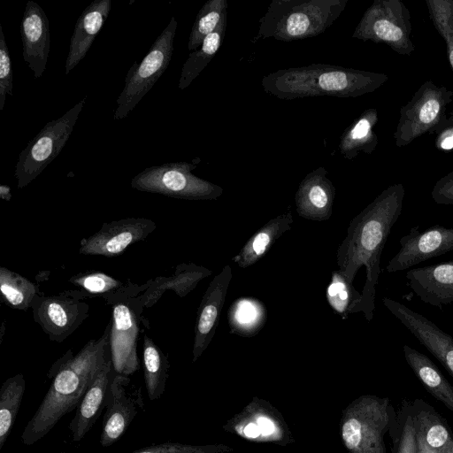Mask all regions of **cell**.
I'll use <instances>...</instances> for the list:
<instances>
[{
	"instance_id": "cell-18",
	"label": "cell",
	"mask_w": 453,
	"mask_h": 453,
	"mask_svg": "<svg viewBox=\"0 0 453 453\" xmlns=\"http://www.w3.org/2000/svg\"><path fill=\"white\" fill-rule=\"evenodd\" d=\"M232 268L226 265L210 282L197 310L192 362L207 349L219 325L227 289L232 280Z\"/></svg>"
},
{
	"instance_id": "cell-21",
	"label": "cell",
	"mask_w": 453,
	"mask_h": 453,
	"mask_svg": "<svg viewBox=\"0 0 453 453\" xmlns=\"http://www.w3.org/2000/svg\"><path fill=\"white\" fill-rule=\"evenodd\" d=\"M334 196L335 188L326 168L320 166L300 182L295 196L296 211L306 219L327 220L332 216Z\"/></svg>"
},
{
	"instance_id": "cell-30",
	"label": "cell",
	"mask_w": 453,
	"mask_h": 453,
	"mask_svg": "<svg viewBox=\"0 0 453 453\" xmlns=\"http://www.w3.org/2000/svg\"><path fill=\"white\" fill-rule=\"evenodd\" d=\"M266 307L253 297L236 299L227 311L232 334L251 337L257 334L266 321Z\"/></svg>"
},
{
	"instance_id": "cell-12",
	"label": "cell",
	"mask_w": 453,
	"mask_h": 453,
	"mask_svg": "<svg viewBox=\"0 0 453 453\" xmlns=\"http://www.w3.org/2000/svg\"><path fill=\"white\" fill-rule=\"evenodd\" d=\"M222 428L256 443L288 446L295 442L281 412L270 402L257 396L229 418Z\"/></svg>"
},
{
	"instance_id": "cell-31",
	"label": "cell",
	"mask_w": 453,
	"mask_h": 453,
	"mask_svg": "<svg viewBox=\"0 0 453 453\" xmlns=\"http://www.w3.org/2000/svg\"><path fill=\"white\" fill-rule=\"evenodd\" d=\"M0 291L2 302L19 311L32 309L43 294L35 283L4 266L0 267Z\"/></svg>"
},
{
	"instance_id": "cell-3",
	"label": "cell",
	"mask_w": 453,
	"mask_h": 453,
	"mask_svg": "<svg viewBox=\"0 0 453 453\" xmlns=\"http://www.w3.org/2000/svg\"><path fill=\"white\" fill-rule=\"evenodd\" d=\"M388 80L385 73L327 64L280 69L263 77L264 91L282 100L312 96L357 97Z\"/></svg>"
},
{
	"instance_id": "cell-1",
	"label": "cell",
	"mask_w": 453,
	"mask_h": 453,
	"mask_svg": "<svg viewBox=\"0 0 453 453\" xmlns=\"http://www.w3.org/2000/svg\"><path fill=\"white\" fill-rule=\"evenodd\" d=\"M404 196L402 183L384 189L350 221L347 235L337 249L336 263L348 280L353 282L357 271L365 268L362 312L368 322L373 318L381 254L402 213Z\"/></svg>"
},
{
	"instance_id": "cell-41",
	"label": "cell",
	"mask_w": 453,
	"mask_h": 453,
	"mask_svg": "<svg viewBox=\"0 0 453 453\" xmlns=\"http://www.w3.org/2000/svg\"><path fill=\"white\" fill-rule=\"evenodd\" d=\"M397 453H418L417 427L411 417L407 418L403 428Z\"/></svg>"
},
{
	"instance_id": "cell-11",
	"label": "cell",
	"mask_w": 453,
	"mask_h": 453,
	"mask_svg": "<svg viewBox=\"0 0 453 453\" xmlns=\"http://www.w3.org/2000/svg\"><path fill=\"white\" fill-rule=\"evenodd\" d=\"M453 92L431 81L423 83L411 99L400 110L394 134L397 147L405 146L418 137L434 131L445 117Z\"/></svg>"
},
{
	"instance_id": "cell-19",
	"label": "cell",
	"mask_w": 453,
	"mask_h": 453,
	"mask_svg": "<svg viewBox=\"0 0 453 453\" xmlns=\"http://www.w3.org/2000/svg\"><path fill=\"white\" fill-rule=\"evenodd\" d=\"M22 56L34 77L42 76L50 53V21L42 8L35 1L27 2L21 19Z\"/></svg>"
},
{
	"instance_id": "cell-43",
	"label": "cell",
	"mask_w": 453,
	"mask_h": 453,
	"mask_svg": "<svg viewBox=\"0 0 453 453\" xmlns=\"http://www.w3.org/2000/svg\"><path fill=\"white\" fill-rule=\"evenodd\" d=\"M417 447H418V453H438L426 442L421 432L418 428H417Z\"/></svg>"
},
{
	"instance_id": "cell-40",
	"label": "cell",
	"mask_w": 453,
	"mask_h": 453,
	"mask_svg": "<svg viewBox=\"0 0 453 453\" xmlns=\"http://www.w3.org/2000/svg\"><path fill=\"white\" fill-rule=\"evenodd\" d=\"M431 195L438 204H453V171L436 181Z\"/></svg>"
},
{
	"instance_id": "cell-8",
	"label": "cell",
	"mask_w": 453,
	"mask_h": 453,
	"mask_svg": "<svg viewBox=\"0 0 453 453\" xmlns=\"http://www.w3.org/2000/svg\"><path fill=\"white\" fill-rule=\"evenodd\" d=\"M176 29L177 21L172 17L142 62L132 65L125 79L124 88L117 99L114 120L127 117L166 70L173 55Z\"/></svg>"
},
{
	"instance_id": "cell-7",
	"label": "cell",
	"mask_w": 453,
	"mask_h": 453,
	"mask_svg": "<svg viewBox=\"0 0 453 453\" xmlns=\"http://www.w3.org/2000/svg\"><path fill=\"white\" fill-rule=\"evenodd\" d=\"M143 309L141 295L126 297L111 305L109 344L117 374L129 377L140 368L137 344L150 328L149 320L142 315Z\"/></svg>"
},
{
	"instance_id": "cell-26",
	"label": "cell",
	"mask_w": 453,
	"mask_h": 453,
	"mask_svg": "<svg viewBox=\"0 0 453 453\" xmlns=\"http://www.w3.org/2000/svg\"><path fill=\"white\" fill-rule=\"evenodd\" d=\"M293 223L291 211L272 219L250 237L232 261L241 268L253 265L270 250L285 232L291 228Z\"/></svg>"
},
{
	"instance_id": "cell-17",
	"label": "cell",
	"mask_w": 453,
	"mask_h": 453,
	"mask_svg": "<svg viewBox=\"0 0 453 453\" xmlns=\"http://www.w3.org/2000/svg\"><path fill=\"white\" fill-rule=\"evenodd\" d=\"M382 303L453 377V337L398 301L383 297Z\"/></svg>"
},
{
	"instance_id": "cell-37",
	"label": "cell",
	"mask_w": 453,
	"mask_h": 453,
	"mask_svg": "<svg viewBox=\"0 0 453 453\" xmlns=\"http://www.w3.org/2000/svg\"><path fill=\"white\" fill-rule=\"evenodd\" d=\"M426 4L434 27L445 41L453 70V0H426Z\"/></svg>"
},
{
	"instance_id": "cell-24",
	"label": "cell",
	"mask_w": 453,
	"mask_h": 453,
	"mask_svg": "<svg viewBox=\"0 0 453 453\" xmlns=\"http://www.w3.org/2000/svg\"><path fill=\"white\" fill-rule=\"evenodd\" d=\"M111 6V0H95L81 12L70 40L65 74H68L86 56L95 37L104 27Z\"/></svg>"
},
{
	"instance_id": "cell-4",
	"label": "cell",
	"mask_w": 453,
	"mask_h": 453,
	"mask_svg": "<svg viewBox=\"0 0 453 453\" xmlns=\"http://www.w3.org/2000/svg\"><path fill=\"white\" fill-rule=\"evenodd\" d=\"M349 0H273L259 19L257 37L292 42L323 34Z\"/></svg>"
},
{
	"instance_id": "cell-36",
	"label": "cell",
	"mask_w": 453,
	"mask_h": 453,
	"mask_svg": "<svg viewBox=\"0 0 453 453\" xmlns=\"http://www.w3.org/2000/svg\"><path fill=\"white\" fill-rule=\"evenodd\" d=\"M417 428L426 442L438 453H453V439L448 428L431 412L418 417Z\"/></svg>"
},
{
	"instance_id": "cell-20",
	"label": "cell",
	"mask_w": 453,
	"mask_h": 453,
	"mask_svg": "<svg viewBox=\"0 0 453 453\" xmlns=\"http://www.w3.org/2000/svg\"><path fill=\"white\" fill-rule=\"evenodd\" d=\"M405 277L421 302L437 308L453 303V260L410 269Z\"/></svg>"
},
{
	"instance_id": "cell-44",
	"label": "cell",
	"mask_w": 453,
	"mask_h": 453,
	"mask_svg": "<svg viewBox=\"0 0 453 453\" xmlns=\"http://www.w3.org/2000/svg\"><path fill=\"white\" fill-rule=\"evenodd\" d=\"M0 198L7 202L12 199V193L9 186L4 184L0 185Z\"/></svg>"
},
{
	"instance_id": "cell-34",
	"label": "cell",
	"mask_w": 453,
	"mask_h": 453,
	"mask_svg": "<svg viewBox=\"0 0 453 453\" xmlns=\"http://www.w3.org/2000/svg\"><path fill=\"white\" fill-rule=\"evenodd\" d=\"M326 297L334 313L340 315L342 319H347L349 314L362 312V294L339 269L331 273Z\"/></svg>"
},
{
	"instance_id": "cell-6",
	"label": "cell",
	"mask_w": 453,
	"mask_h": 453,
	"mask_svg": "<svg viewBox=\"0 0 453 453\" xmlns=\"http://www.w3.org/2000/svg\"><path fill=\"white\" fill-rule=\"evenodd\" d=\"M196 165L188 162L165 163L148 167L133 177L136 190L185 200H215L224 192L212 182L192 173Z\"/></svg>"
},
{
	"instance_id": "cell-35",
	"label": "cell",
	"mask_w": 453,
	"mask_h": 453,
	"mask_svg": "<svg viewBox=\"0 0 453 453\" xmlns=\"http://www.w3.org/2000/svg\"><path fill=\"white\" fill-rule=\"evenodd\" d=\"M226 0H209L198 12L188 42L189 50H197L207 35L211 34L226 15Z\"/></svg>"
},
{
	"instance_id": "cell-42",
	"label": "cell",
	"mask_w": 453,
	"mask_h": 453,
	"mask_svg": "<svg viewBox=\"0 0 453 453\" xmlns=\"http://www.w3.org/2000/svg\"><path fill=\"white\" fill-rule=\"evenodd\" d=\"M434 131L438 132L436 136V146L440 150L453 149V114L441 120Z\"/></svg>"
},
{
	"instance_id": "cell-32",
	"label": "cell",
	"mask_w": 453,
	"mask_h": 453,
	"mask_svg": "<svg viewBox=\"0 0 453 453\" xmlns=\"http://www.w3.org/2000/svg\"><path fill=\"white\" fill-rule=\"evenodd\" d=\"M226 28V15L216 29L205 37L200 48L189 54L181 69L178 85L180 89L188 88L208 65L221 46Z\"/></svg>"
},
{
	"instance_id": "cell-10",
	"label": "cell",
	"mask_w": 453,
	"mask_h": 453,
	"mask_svg": "<svg viewBox=\"0 0 453 453\" xmlns=\"http://www.w3.org/2000/svg\"><path fill=\"white\" fill-rule=\"evenodd\" d=\"M411 13L400 0H374L365 12L352 38L382 42L400 55L414 50Z\"/></svg>"
},
{
	"instance_id": "cell-25",
	"label": "cell",
	"mask_w": 453,
	"mask_h": 453,
	"mask_svg": "<svg viewBox=\"0 0 453 453\" xmlns=\"http://www.w3.org/2000/svg\"><path fill=\"white\" fill-rule=\"evenodd\" d=\"M211 273V270L194 263L180 264L170 276H158L151 279L150 287L141 295L144 307H152L166 290H173L178 296L184 297L203 279Z\"/></svg>"
},
{
	"instance_id": "cell-45",
	"label": "cell",
	"mask_w": 453,
	"mask_h": 453,
	"mask_svg": "<svg viewBox=\"0 0 453 453\" xmlns=\"http://www.w3.org/2000/svg\"><path fill=\"white\" fill-rule=\"evenodd\" d=\"M1 329H2V332L4 333V322H3V324H2V328H1ZM2 337H3V334H2V335H1V341H0V342H2Z\"/></svg>"
},
{
	"instance_id": "cell-9",
	"label": "cell",
	"mask_w": 453,
	"mask_h": 453,
	"mask_svg": "<svg viewBox=\"0 0 453 453\" xmlns=\"http://www.w3.org/2000/svg\"><path fill=\"white\" fill-rule=\"evenodd\" d=\"M84 104L85 98L60 118L48 122L20 152L14 171L19 188L32 182L63 150Z\"/></svg>"
},
{
	"instance_id": "cell-13",
	"label": "cell",
	"mask_w": 453,
	"mask_h": 453,
	"mask_svg": "<svg viewBox=\"0 0 453 453\" xmlns=\"http://www.w3.org/2000/svg\"><path fill=\"white\" fill-rule=\"evenodd\" d=\"M86 299L77 289L42 294L32 306L33 319L50 341L61 343L88 317Z\"/></svg>"
},
{
	"instance_id": "cell-27",
	"label": "cell",
	"mask_w": 453,
	"mask_h": 453,
	"mask_svg": "<svg viewBox=\"0 0 453 453\" xmlns=\"http://www.w3.org/2000/svg\"><path fill=\"white\" fill-rule=\"evenodd\" d=\"M406 362L426 389L453 411V387L432 360L417 349L403 345Z\"/></svg>"
},
{
	"instance_id": "cell-16",
	"label": "cell",
	"mask_w": 453,
	"mask_h": 453,
	"mask_svg": "<svg viewBox=\"0 0 453 453\" xmlns=\"http://www.w3.org/2000/svg\"><path fill=\"white\" fill-rule=\"evenodd\" d=\"M400 249L386 266L388 273H398L423 261L453 250V227L434 226L424 231L416 226L401 237Z\"/></svg>"
},
{
	"instance_id": "cell-39",
	"label": "cell",
	"mask_w": 453,
	"mask_h": 453,
	"mask_svg": "<svg viewBox=\"0 0 453 453\" xmlns=\"http://www.w3.org/2000/svg\"><path fill=\"white\" fill-rule=\"evenodd\" d=\"M13 74L9 49L0 25V111L4 109L7 95L13 96Z\"/></svg>"
},
{
	"instance_id": "cell-33",
	"label": "cell",
	"mask_w": 453,
	"mask_h": 453,
	"mask_svg": "<svg viewBox=\"0 0 453 453\" xmlns=\"http://www.w3.org/2000/svg\"><path fill=\"white\" fill-rule=\"evenodd\" d=\"M26 389V380L22 373L8 378L0 388V449L4 446L17 414Z\"/></svg>"
},
{
	"instance_id": "cell-15",
	"label": "cell",
	"mask_w": 453,
	"mask_h": 453,
	"mask_svg": "<svg viewBox=\"0 0 453 453\" xmlns=\"http://www.w3.org/2000/svg\"><path fill=\"white\" fill-rule=\"evenodd\" d=\"M157 227L146 218H127L104 223L94 234L81 241L79 253L88 256L114 257L129 246L145 240Z\"/></svg>"
},
{
	"instance_id": "cell-14",
	"label": "cell",
	"mask_w": 453,
	"mask_h": 453,
	"mask_svg": "<svg viewBox=\"0 0 453 453\" xmlns=\"http://www.w3.org/2000/svg\"><path fill=\"white\" fill-rule=\"evenodd\" d=\"M143 410L141 388L133 384L129 377L116 373L109 388L99 439L101 446L107 448L119 440Z\"/></svg>"
},
{
	"instance_id": "cell-29",
	"label": "cell",
	"mask_w": 453,
	"mask_h": 453,
	"mask_svg": "<svg viewBox=\"0 0 453 453\" xmlns=\"http://www.w3.org/2000/svg\"><path fill=\"white\" fill-rule=\"evenodd\" d=\"M170 365L167 355L153 339L142 336V368L145 387L150 401L159 399L165 392Z\"/></svg>"
},
{
	"instance_id": "cell-2",
	"label": "cell",
	"mask_w": 453,
	"mask_h": 453,
	"mask_svg": "<svg viewBox=\"0 0 453 453\" xmlns=\"http://www.w3.org/2000/svg\"><path fill=\"white\" fill-rule=\"evenodd\" d=\"M109 322L97 339L89 340L77 354L68 349L49 370L51 385L21 434L31 446L49 434L67 413L77 409L96 375L111 357Z\"/></svg>"
},
{
	"instance_id": "cell-46",
	"label": "cell",
	"mask_w": 453,
	"mask_h": 453,
	"mask_svg": "<svg viewBox=\"0 0 453 453\" xmlns=\"http://www.w3.org/2000/svg\"><path fill=\"white\" fill-rule=\"evenodd\" d=\"M60 453H65V452H60Z\"/></svg>"
},
{
	"instance_id": "cell-23",
	"label": "cell",
	"mask_w": 453,
	"mask_h": 453,
	"mask_svg": "<svg viewBox=\"0 0 453 453\" xmlns=\"http://www.w3.org/2000/svg\"><path fill=\"white\" fill-rule=\"evenodd\" d=\"M68 281L85 298L101 297L111 306L126 297L142 295L150 287L151 280L140 285L120 280L104 272L87 271L74 274Z\"/></svg>"
},
{
	"instance_id": "cell-28",
	"label": "cell",
	"mask_w": 453,
	"mask_h": 453,
	"mask_svg": "<svg viewBox=\"0 0 453 453\" xmlns=\"http://www.w3.org/2000/svg\"><path fill=\"white\" fill-rule=\"evenodd\" d=\"M377 122V110L370 108L346 128L339 143L340 152L344 158L352 159L360 152L370 154L375 150L378 137L374 127Z\"/></svg>"
},
{
	"instance_id": "cell-38",
	"label": "cell",
	"mask_w": 453,
	"mask_h": 453,
	"mask_svg": "<svg viewBox=\"0 0 453 453\" xmlns=\"http://www.w3.org/2000/svg\"><path fill=\"white\" fill-rule=\"evenodd\" d=\"M233 450L232 446L223 443L191 445L167 441L148 445L130 453H229Z\"/></svg>"
},
{
	"instance_id": "cell-5",
	"label": "cell",
	"mask_w": 453,
	"mask_h": 453,
	"mask_svg": "<svg viewBox=\"0 0 453 453\" xmlns=\"http://www.w3.org/2000/svg\"><path fill=\"white\" fill-rule=\"evenodd\" d=\"M390 419L388 397H357L342 411L340 435L343 446L349 453H386L384 434Z\"/></svg>"
},
{
	"instance_id": "cell-22",
	"label": "cell",
	"mask_w": 453,
	"mask_h": 453,
	"mask_svg": "<svg viewBox=\"0 0 453 453\" xmlns=\"http://www.w3.org/2000/svg\"><path fill=\"white\" fill-rule=\"evenodd\" d=\"M115 374L110 357L96 375L69 424L73 441H81L105 409L109 388Z\"/></svg>"
}]
</instances>
